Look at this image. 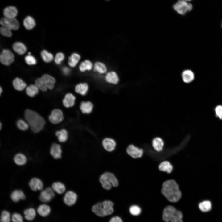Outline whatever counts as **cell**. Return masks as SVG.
Here are the masks:
<instances>
[{"label":"cell","mask_w":222,"mask_h":222,"mask_svg":"<svg viewBox=\"0 0 222 222\" xmlns=\"http://www.w3.org/2000/svg\"><path fill=\"white\" fill-rule=\"evenodd\" d=\"M37 212L41 216L45 217L50 214L51 209L50 207L45 204L39 205L37 208Z\"/></svg>","instance_id":"e0dca14e"},{"label":"cell","mask_w":222,"mask_h":222,"mask_svg":"<svg viewBox=\"0 0 222 222\" xmlns=\"http://www.w3.org/2000/svg\"><path fill=\"white\" fill-rule=\"evenodd\" d=\"M0 31L1 34L4 36L10 37L12 36L11 29L7 27L2 26L0 28Z\"/></svg>","instance_id":"f6af8a7d"},{"label":"cell","mask_w":222,"mask_h":222,"mask_svg":"<svg viewBox=\"0 0 222 222\" xmlns=\"http://www.w3.org/2000/svg\"><path fill=\"white\" fill-rule=\"evenodd\" d=\"M13 48L15 52L19 55L23 54L27 51L25 46L20 42L15 43L13 45Z\"/></svg>","instance_id":"83f0119b"},{"label":"cell","mask_w":222,"mask_h":222,"mask_svg":"<svg viewBox=\"0 0 222 222\" xmlns=\"http://www.w3.org/2000/svg\"><path fill=\"white\" fill-rule=\"evenodd\" d=\"M182 77L183 82L186 83L191 82L194 79V73L189 70H186L183 71L182 74Z\"/></svg>","instance_id":"603a6c76"},{"label":"cell","mask_w":222,"mask_h":222,"mask_svg":"<svg viewBox=\"0 0 222 222\" xmlns=\"http://www.w3.org/2000/svg\"><path fill=\"white\" fill-rule=\"evenodd\" d=\"M0 94H1L2 91V89L1 87H0Z\"/></svg>","instance_id":"f5cc1de1"},{"label":"cell","mask_w":222,"mask_h":222,"mask_svg":"<svg viewBox=\"0 0 222 222\" xmlns=\"http://www.w3.org/2000/svg\"><path fill=\"white\" fill-rule=\"evenodd\" d=\"M0 24L2 26L9 28L11 30H18L19 27L18 21L15 18H2L0 20Z\"/></svg>","instance_id":"ba28073f"},{"label":"cell","mask_w":222,"mask_h":222,"mask_svg":"<svg viewBox=\"0 0 222 222\" xmlns=\"http://www.w3.org/2000/svg\"><path fill=\"white\" fill-rule=\"evenodd\" d=\"M41 78L47 89L50 90L53 89L56 82V80L53 77L48 74H45L43 75Z\"/></svg>","instance_id":"4fadbf2b"},{"label":"cell","mask_w":222,"mask_h":222,"mask_svg":"<svg viewBox=\"0 0 222 222\" xmlns=\"http://www.w3.org/2000/svg\"><path fill=\"white\" fill-rule=\"evenodd\" d=\"M49 120L52 124H56L61 122L64 119L62 111L59 109H55L49 116Z\"/></svg>","instance_id":"9c48e42d"},{"label":"cell","mask_w":222,"mask_h":222,"mask_svg":"<svg viewBox=\"0 0 222 222\" xmlns=\"http://www.w3.org/2000/svg\"><path fill=\"white\" fill-rule=\"evenodd\" d=\"M62 71L64 74L67 75L69 73L70 70L68 67H65L62 68Z\"/></svg>","instance_id":"816d5d0a"},{"label":"cell","mask_w":222,"mask_h":222,"mask_svg":"<svg viewBox=\"0 0 222 222\" xmlns=\"http://www.w3.org/2000/svg\"><path fill=\"white\" fill-rule=\"evenodd\" d=\"M93 105L90 101H83L80 105V108L83 113L89 114L90 113L93 109Z\"/></svg>","instance_id":"cb8c5ba5"},{"label":"cell","mask_w":222,"mask_h":222,"mask_svg":"<svg viewBox=\"0 0 222 222\" xmlns=\"http://www.w3.org/2000/svg\"><path fill=\"white\" fill-rule=\"evenodd\" d=\"M11 221L12 222H23V219L21 214L14 212L11 216Z\"/></svg>","instance_id":"bcb514c9"},{"label":"cell","mask_w":222,"mask_h":222,"mask_svg":"<svg viewBox=\"0 0 222 222\" xmlns=\"http://www.w3.org/2000/svg\"><path fill=\"white\" fill-rule=\"evenodd\" d=\"M103 211L105 216L110 215L114 211L113 204L110 200H105L102 202Z\"/></svg>","instance_id":"ffe728a7"},{"label":"cell","mask_w":222,"mask_h":222,"mask_svg":"<svg viewBox=\"0 0 222 222\" xmlns=\"http://www.w3.org/2000/svg\"><path fill=\"white\" fill-rule=\"evenodd\" d=\"M17 125L19 129L24 131L27 130L29 126L27 122L22 119L17 121Z\"/></svg>","instance_id":"b9f144b4"},{"label":"cell","mask_w":222,"mask_h":222,"mask_svg":"<svg viewBox=\"0 0 222 222\" xmlns=\"http://www.w3.org/2000/svg\"><path fill=\"white\" fill-rule=\"evenodd\" d=\"M10 198L14 202H18L21 200H24L26 196L24 192L21 190H15L10 194Z\"/></svg>","instance_id":"2e32d148"},{"label":"cell","mask_w":222,"mask_h":222,"mask_svg":"<svg viewBox=\"0 0 222 222\" xmlns=\"http://www.w3.org/2000/svg\"><path fill=\"white\" fill-rule=\"evenodd\" d=\"M199 208L202 212H207L209 211L212 209V205L210 201L204 200L200 202L198 205Z\"/></svg>","instance_id":"e575fe53"},{"label":"cell","mask_w":222,"mask_h":222,"mask_svg":"<svg viewBox=\"0 0 222 222\" xmlns=\"http://www.w3.org/2000/svg\"><path fill=\"white\" fill-rule=\"evenodd\" d=\"M76 99L75 96L72 93H68L66 94L63 100L64 105L66 108L73 106Z\"/></svg>","instance_id":"d6986e66"},{"label":"cell","mask_w":222,"mask_h":222,"mask_svg":"<svg viewBox=\"0 0 222 222\" xmlns=\"http://www.w3.org/2000/svg\"><path fill=\"white\" fill-rule=\"evenodd\" d=\"M24 116L27 122L33 132L38 133L44 128L45 121L36 112L27 109L24 112Z\"/></svg>","instance_id":"7a4b0ae2"},{"label":"cell","mask_w":222,"mask_h":222,"mask_svg":"<svg viewBox=\"0 0 222 222\" xmlns=\"http://www.w3.org/2000/svg\"><path fill=\"white\" fill-rule=\"evenodd\" d=\"M25 60L27 64L30 65H35L37 63L35 58L31 55L26 56L25 58Z\"/></svg>","instance_id":"7dc6e473"},{"label":"cell","mask_w":222,"mask_h":222,"mask_svg":"<svg viewBox=\"0 0 222 222\" xmlns=\"http://www.w3.org/2000/svg\"><path fill=\"white\" fill-rule=\"evenodd\" d=\"M100 181L103 187L105 189H110L112 186L116 187L118 182L115 176L110 172H105L102 175L100 178Z\"/></svg>","instance_id":"277c9868"},{"label":"cell","mask_w":222,"mask_h":222,"mask_svg":"<svg viewBox=\"0 0 222 222\" xmlns=\"http://www.w3.org/2000/svg\"><path fill=\"white\" fill-rule=\"evenodd\" d=\"M23 214L25 219L27 221H32L35 218L36 213L35 209L33 208H29L25 209Z\"/></svg>","instance_id":"44dd1931"},{"label":"cell","mask_w":222,"mask_h":222,"mask_svg":"<svg viewBox=\"0 0 222 222\" xmlns=\"http://www.w3.org/2000/svg\"><path fill=\"white\" fill-rule=\"evenodd\" d=\"M23 24L27 30L32 29L36 24L34 19L30 16H28L25 18L23 20Z\"/></svg>","instance_id":"d6a6232c"},{"label":"cell","mask_w":222,"mask_h":222,"mask_svg":"<svg viewBox=\"0 0 222 222\" xmlns=\"http://www.w3.org/2000/svg\"><path fill=\"white\" fill-rule=\"evenodd\" d=\"M162 194L169 201L176 202L181 197V193L179 186L174 180H167L163 183L161 190Z\"/></svg>","instance_id":"6da1fadb"},{"label":"cell","mask_w":222,"mask_h":222,"mask_svg":"<svg viewBox=\"0 0 222 222\" xmlns=\"http://www.w3.org/2000/svg\"><path fill=\"white\" fill-rule=\"evenodd\" d=\"M29 186L32 191H35L42 190L43 188V182L39 178L34 177L29 181Z\"/></svg>","instance_id":"7c38bea8"},{"label":"cell","mask_w":222,"mask_h":222,"mask_svg":"<svg viewBox=\"0 0 222 222\" xmlns=\"http://www.w3.org/2000/svg\"><path fill=\"white\" fill-rule=\"evenodd\" d=\"M35 84L42 91L45 92L47 89L41 78H38L35 80Z\"/></svg>","instance_id":"7bdbcfd3"},{"label":"cell","mask_w":222,"mask_h":222,"mask_svg":"<svg viewBox=\"0 0 222 222\" xmlns=\"http://www.w3.org/2000/svg\"><path fill=\"white\" fill-rule=\"evenodd\" d=\"M106 81L110 83L114 84H117L119 81L118 77L114 72L112 71L108 72L106 76Z\"/></svg>","instance_id":"f546056e"},{"label":"cell","mask_w":222,"mask_h":222,"mask_svg":"<svg viewBox=\"0 0 222 222\" xmlns=\"http://www.w3.org/2000/svg\"><path fill=\"white\" fill-rule=\"evenodd\" d=\"M182 212L174 207L169 205L163 211L162 219L166 222H183Z\"/></svg>","instance_id":"3957f363"},{"label":"cell","mask_w":222,"mask_h":222,"mask_svg":"<svg viewBox=\"0 0 222 222\" xmlns=\"http://www.w3.org/2000/svg\"><path fill=\"white\" fill-rule=\"evenodd\" d=\"M55 192L52 188L47 187L42 190L40 193L39 199L42 202L46 203L51 201L55 197Z\"/></svg>","instance_id":"8992f818"},{"label":"cell","mask_w":222,"mask_h":222,"mask_svg":"<svg viewBox=\"0 0 222 222\" xmlns=\"http://www.w3.org/2000/svg\"><path fill=\"white\" fill-rule=\"evenodd\" d=\"M109 222H123V221L120 217L115 216L112 217Z\"/></svg>","instance_id":"f907efd6"},{"label":"cell","mask_w":222,"mask_h":222,"mask_svg":"<svg viewBox=\"0 0 222 222\" xmlns=\"http://www.w3.org/2000/svg\"><path fill=\"white\" fill-rule=\"evenodd\" d=\"M92 211L98 216H105L103 211L102 203L99 202L94 205L92 207Z\"/></svg>","instance_id":"4dcf8cb0"},{"label":"cell","mask_w":222,"mask_h":222,"mask_svg":"<svg viewBox=\"0 0 222 222\" xmlns=\"http://www.w3.org/2000/svg\"><path fill=\"white\" fill-rule=\"evenodd\" d=\"M51 188L55 192L59 194H61L64 193L66 190L64 185L60 182H56L53 183L52 185Z\"/></svg>","instance_id":"d4e9b609"},{"label":"cell","mask_w":222,"mask_h":222,"mask_svg":"<svg viewBox=\"0 0 222 222\" xmlns=\"http://www.w3.org/2000/svg\"><path fill=\"white\" fill-rule=\"evenodd\" d=\"M192 5L184 0H178L173 6V9L178 13L184 15L192 9Z\"/></svg>","instance_id":"5b68a950"},{"label":"cell","mask_w":222,"mask_h":222,"mask_svg":"<svg viewBox=\"0 0 222 222\" xmlns=\"http://www.w3.org/2000/svg\"><path fill=\"white\" fill-rule=\"evenodd\" d=\"M80 58V56L78 54L76 53L72 54L69 58V65L71 67H75L78 62Z\"/></svg>","instance_id":"8d00e7d4"},{"label":"cell","mask_w":222,"mask_h":222,"mask_svg":"<svg viewBox=\"0 0 222 222\" xmlns=\"http://www.w3.org/2000/svg\"><path fill=\"white\" fill-rule=\"evenodd\" d=\"M152 145L153 148L155 150L158 152H160L163 149L164 142L161 138L157 137L153 139Z\"/></svg>","instance_id":"7402d4cb"},{"label":"cell","mask_w":222,"mask_h":222,"mask_svg":"<svg viewBox=\"0 0 222 222\" xmlns=\"http://www.w3.org/2000/svg\"><path fill=\"white\" fill-rule=\"evenodd\" d=\"M18 10L14 6H10L5 8L3 10V14L5 17L14 18L18 14Z\"/></svg>","instance_id":"ac0fdd59"},{"label":"cell","mask_w":222,"mask_h":222,"mask_svg":"<svg viewBox=\"0 0 222 222\" xmlns=\"http://www.w3.org/2000/svg\"><path fill=\"white\" fill-rule=\"evenodd\" d=\"M39 90L35 84H31L26 88V92L29 96L33 97L38 93Z\"/></svg>","instance_id":"1f68e13d"},{"label":"cell","mask_w":222,"mask_h":222,"mask_svg":"<svg viewBox=\"0 0 222 222\" xmlns=\"http://www.w3.org/2000/svg\"><path fill=\"white\" fill-rule=\"evenodd\" d=\"M185 0V1H191V0Z\"/></svg>","instance_id":"11a10c76"},{"label":"cell","mask_w":222,"mask_h":222,"mask_svg":"<svg viewBox=\"0 0 222 222\" xmlns=\"http://www.w3.org/2000/svg\"><path fill=\"white\" fill-rule=\"evenodd\" d=\"M13 85L14 88L19 91L23 90L26 86V83L22 79L18 77L14 80Z\"/></svg>","instance_id":"f1b7e54d"},{"label":"cell","mask_w":222,"mask_h":222,"mask_svg":"<svg viewBox=\"0 0 222 222\" xmlns=\"http://www.w3.org/2000/svg\"><path fill=\"white\" fill-rule=\"evenodd\" d=\"M55 134L57 136L59 141L61 142H65L68 138V133L65 129H63L56 131Z\"/></svg>","instance_id":"836d02e7"},{"label":"cell","mask_w":222,"mask_h":222,"mask_svg":"<svg viewBox=\"0 0 222 222\" xmlns=\"http://www.w3.org/2000/svg\"></svg>","instance_id":"6f0895ef"},{"label":"cell","mask_w":222,"mask_h":222,"mask_svg":"<svg viewBox=\"0 0 222 222\" xmlns=\"http://www.w3.org/2000/svg\"><path fill=\"white\" fill-rule=\"evenodd\" d=\"M0 129H1V128H2V123H0Z\"/></svg>","instance_id":"db71d44e"},{"label":"cell","mask_w":222,"mask_h":222,"mask_svg":"<svg viewBox=\"0 0 222 222\" xmlns=\"http://www.w3.org/2000/svg\"><path fill=\"white\" fill-rule=\"evenodd\" d=\"M159 169L161 171H166L170 173L172 171L173 166L167 161H164L162 162L159 166Z\"/></svg>","instance_id":"d590c367"},{"label":"cell","mask_w":222,"mask_h":222,"mask_svg":"<svg viewBox=\"0 0 222 222\" xmlns=\"http://www.w3.org/2000/svg\"><path fill=\"white\" fill-rule=\"evenodd\" d=\"M102 144L104 148L109 152L113 151L116 146V143L115 140L110 138L104 139L102 141Z\"/></svg>","instance_id":"9a60e30c"},{"label":"cell","mask_w":222,"mask_h":222,"mask_svg":"<svg viewBox=\"0 0 222 222\" xmlns=\"http://www.w3.org/2000/svg\"><path fill=\"white\" fill-rule=\"evenodd\" d=\"M62 151L60 145L54 143L51 145L50 150V153L55 159L60 158L61 157Z\"/></svg>","instance_id":"5bb4252c"},{"label":"cell","mask_w":222,"mask_h":222,"mask_svg":"<svg viewBox=\"0 0 222 222\" xmlns=\"http://www.w3.org/2000/svg\"><path fill=\"white\" fill-rule=\"evenodd\" d=\"M94 70L100 73L103 74L106 72L107 68L103 63L100 62H97L94 64Z\"/></svg>","instance_id":"f35d334b"},{"label":"cell","mask_w":222,"mask_h":222,"mask_svg":"<svg viewBox=\"0 0 222 222\" xmlns=\"http://www.w3.org/2000/svg\"><path fill=\"white\" fill-rule=\"evenodd\" d=\"M14 163L18 166L24 165L27 162V158L23 154L18 153L14 156L13 158Z\"/></svg>","instance_id":"484cf974"},{"label":"cell","mask_w":222,"mask_h":222,"mask_svg":"<svg viewBox=\"0 0 222 222\" xmlns=\"http://www.w3.org/2000/svg\"><path fill=\"white\" fill-rule=\"evenodd\" d=\"M77 198V195L75 192L69 191L66 193L63 200L65 204L70 206L73 205L76 203Z\"/></svg>","instance_id":"30bf717a"},{"label":"cell","mask_w":222,"mask_h":222,"mask_svg":"<svg viewBox=\"0 0 222 222\" xmlns=\"http://www.w3.org/2000/svg\"></svg>","instance_id":"9f6ffc18"},{"label":"cell","mask_w":222,"mask_h":222,"mask_svg":"<svg viewBox=\"0 0 222 222\" xmlns=\"http://www.w3.org/2000/svg\"><path fill=\"white\" fill-rule=\"evenodd\" d=\"M129 211L131 215L137 216L140 214L141 210L140 208L138 206L136 205H133L130 207Z\"/></svg>","instance_id":"ee69618b"},{"label":"cell","mask_w":222,"mask_h":222,"mask_svg":"<svg viewBox=\"0 0 222 222\" xmlns=\"http://www.w3.org/2000/svg\"><path fill=\"white\" fill-rule=\"evenodd\" d=\"M215 110L217 117L220 119L222 120V105H217L215 108Z\"/></svg>","instance_id":"681fc988"},{"label":"cell","mask_w":222,"mask_h":222,"mask_svg":"<svg viewBox=\"0 0 222 222\" xmlns=\"http://www.w3.org/2000/svg\"><path fill=\"white\" fill-rule=\"evenodd\" d=\"M64 54L61 52L57 53L55 58V61L56 64H59L64 60Z\"/></svg>","instance_id":"c3c4849f"},{"label":"cell","mask_w":222,"mask_h":222,"mask_svg":"<svg viewBox=\"0 0 222 222\" xmlns=\"http://www.w3.org/2000/svg\"><path fill=\"white\" fill-rule=\"evenodd\" d=\"M88 89V85L86 83H80L77 84L75 87V92L82 95L86 94Z\"/></svg>","instance_id":"4316f807"},{"label":"cell","mask_w":222,"mask_h":222,"mask_svg":"<svg viewBox=\"0 0 222 222\" xmlns=\"http://www.w3.org/2000/svg\"><path fill=\"white\" fill-rule=\"evenodd\" d=\"M11 216L10 213L7 210H3L1 214L0 220L1 222H10Z\"/></svg>","instance_id":"60d3db41"},{"label":"cell","mask_w":222,"mask_h":222,"mask_svg":"<svg viewBox=\"0 0 222 222\" xmlns=\"http://www.w3.org/2000/svg\"><path fill=\"white\" fill-rule=\"evenodd\" d=\"M14 60V56L12 52L8 49L2 50L0 56V61L3 64L10 65Z\"/></svg>","instance_id":"52a82bcc"},{"label":"cell","mask_w":222,"mask_h":222,"mask_svg":"<svg viewBox=\"0 0 222 222\" xmlns=\"http://www.w3.org/2000/svg\"><path fill=\"white\" fill-rule=\"evenodd\" d=\"M92 67V64L89 60H86L82 62L79 66V69L81 72H84L86 70H90Z\"/></svg>","instance_id":"74e56055"},{"label":"cell","mask_w":222,"mask_h":222,"mask_svg":"<svg viewBox=\"0 0 222 222\" xmlns=\"http://www.w3.org/2000/svg\"><path fill=\"white\" fill-rule=\"evenodd\" d=\"M41 55L43 60L46 63L51 62L53 59L52 54L45 50H43L41 51Z\"/></svg>","instance_id":"ab89813d"},{"label":"cell","mask_w":222,"mask_h":222,"mask_svg":"<svg viewBox=\"0 0 222 222\" xmlns=\"http://www.w3.org/2000/svg\"><path fill=\"white\" fill-rule=\"evenodd\" d=\"M126 151L129 155L135 158L141 157L143 154L142 149L136 147L133 145H130L128 147Z\"/></svg>","instance_id":"8fae6325"}]
</instances>
